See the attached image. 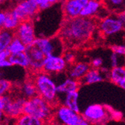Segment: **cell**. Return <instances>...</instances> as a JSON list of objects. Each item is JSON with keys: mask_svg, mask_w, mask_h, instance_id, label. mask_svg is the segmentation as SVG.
I'll use <instances>...</instances> for the list:
<instances>
[{"mask_svg": "<svg viewBox=\"0 0 125 125\" xmlns=\"http://www.w3.org/2000/svg\"><path fill=\"white\" fill-rule=\"evenodd\" d=\"M97 23L93 17H77L65 18L58 32V36L65 46L73 47L88 41L96 30Z\"/></svg>", "mask_w": 125, "mask_h": 125, "instance_id": "cell-1", "label": "cell"}, {"mask_svg": "<svg viewBox=\"0 0 125 125\" xmlns=\"http://www.w3.org/2000/svg\"><path fill=\"white\" fill-rule=\"evenodd\" d=\"M54 6L41 11L33 19L37 37H52L56 35L59 32L62 20L61 17H64L61 6L58 9L55 4Z\"/></svg>", "mask_w": 125, "mask_h": 125, "instance_id": "cell-2", "label": "cell"}, {"mask_svg": "<svg viewBox=\"0 0 125 125\" xmlns=\"http://www.w3.org/2000/svg\"><path fill=\"white\" fill-rule=\"evenodd\" d=\"M33 81L35 84L38 95L42 97L52 106H54V104L59 102L57 90V84L51 74L42 70L37 72Z\"/></svg>", "mask_w": 125, "mask_h": 125, "instance_id": "cell-3", "label": "cell"}, {"mask_svg": "<svg viewBox=\"0 0 125 125\" xmlns=\"http://www.w3.org/2000/svg\"><path fill=\"white\" fill-rule=\"evenodd\" d=\"M23 113L45 121L52 117L54 111L52 106L37 95L31 98L26 99Z\"/></svg>", "mask_w": 125, "mask_h": 125, "instance_id": "cell-4", "label": "cell"}, {"mask_svg": "<svg viewBox=\"0 0 125 125\" xmlns=\"http://www.w3.org/2000/svg\"><path fill=\"white\" fill-rule=\"evenodd\" d=\"M34 46L39 48L45 56L52 55H62L66 46L58 35L52 37H37Z\"/></svg>", "mask_w": 125, "mask_h": 125, "instance_id": "cell-5", "label": "cell"}, {"mask_svg": "<svg viewBox=\"0 0 125 125\" xmlns=\"http://www.w3.org/2000/svg\"><path fill=\"white\" fill-rule=\"evenodd\" d=\"M55 118L58 124L63 125H90L81 112L73 111L68 107L60 105L55 110Z\"/></svg>", "mask_w": 125, "mask_h": 125, "instance_id": "cell-6", "label": "cell"}, {"mask_svg": "<svg viewBox=\"0 0 125 125\" xmlns=\"http://www.w3.org/2000/svg\"><path fill=\"white\" fill-rule=\"evenodd\" d=\"M81 115L89 124H103L111 115L108 109L98 103H92L86 106Z\"/></svg>", "mask_w": 125, "mask_h": 125, "instance_id": "cell-7", "label": "cell"}, {"mask_svg": "<svg viewBox=\"0 0 125 125\" xmlns=\"http://www.w3.org/2000/svg\"><path fill=\"white\" fill-rule=\"evenodd\" d=\"M21 21L33 20L40 9L35 0H22L10 11Z\"/></svg>", "mask_w": 125, "mask_h": 125, "instance_id": "cell-8", "label": "cell"}, {"mask_svg": "<svg viewBox=\"0 0 125 125\" xmlns=\"http://www.w3.org/2000/svg\"><path fill=\"white\" fill-rule=\"evenodd\" d=\"M4 108L3 112L5 116L17 118L23 114V109L26 99L21 96L12 97L10 94L3 95Z\"/></svg>", "mask_w": 125, "mask_h": 125, "instance_id": "cell-9", "label": "cell"}, {"mask_svg": "<svg viewBox=\"0 0 125 125\" xmlns=\"http://www.w3.org/2000/svg\"><path fill=\"white\" fill-rule=\"evenodd\" d=\"M13 32L14 35L18 38L26 46L33 44L37 38L33 20L21 21Z\"/></svg>", "mask_w": 125, "mask_h": 125, "instance_id": "cell-10", "label": "cell"}, {"mask_svg": "<svg viewBox=\"0 0 125 125\" xmlns=\"http://www.w3.org/2000/svg\"><path fill=\"white\" fill-rule=\"evenodd\" d=\"M68 66L62 55L49 56L44 59L42 71L51 75L62 73L67 70Z\"/></svg>", "mask_w": 125, "mask_h": 125, "instance_id": "cell-11", "label": "cell"}, {"mask_svg": "<svg viewBox=\"0 0 125 125\" xmlns=\"http://www.w3.org/2000/svg\"><path fill=\"white\" fill-rule=\"evenodd\" d=\"M99 31L104 36L110 37L120 33L124 29L122 23L116 16H106L98 24Z\"/></svg>", "mask_w": 125, "mask_h": 125, "instance_id": "cell-12", "label": "cell"}, {"mask_svg": "<svg viewBox=\"0 0 125 125\" xmlns=\"http://www.w3.org/2000/svg\"><path fill=\"white\" fill-rule=\"evenodd\" d=\"M89 0H64L61 4V8L64 18H74L81 16L83 8Z\"/></svg>", "mask_w": 125, "mask_h": 125, "instance_id": "cell-13", "label": "cell"}, {"mask_svg": "<svg viewBox=\"0 0 125 125\" xmlns=\"http://www.w3.org/2000/svg\"><path fill=\"white\" fill-rule=\"evenodd\" d=\"M25 53L29 58V68L34 72H39L42 70L43 61L45 56L43 53L34 44L28 46Z\"/></svg>", "mask_w": 125, "mask_h": 125, "instance_id": "cell-14", "label": "cell"}, {"mask_svg": "<svg viewBox=\"0 0 125 125\" xmlns=\"http://www.w3.org/2000/svg\"><path fill=\"white\" fill-rule=\"evenodd\" d=\"M59 97H60L59 101L62 103V105L68 107L73 111H75L77 112H81V107L79 103L80 94L77 91L67 93L64 95Z\"/></svg>", "mask_w": 125, "mask_h": 125, "instance_id": "cell-15", "label": "cell"}, {"mask_svg": "<svg viewBox=\"0 0 125 125\" xmlns=\"http://www.w3.org/2000/svg\"><path fill=\"white\" fill-rule=\"evenodd\" d=\"M90 65L86 62H76L69 65L68 69L69 77L74 80L81 81V80L85 76L87 71L90 69Z\"/></svg>", "mask_w": 125, "mask_h": 125, "instance_id": "cell-16", "label": "cell"}, {"mask_svg": "<svg viewBox=\"0 0 125 125\" xmlns=\"http://www.w3.org/2000/svg\"><path fill=\"white\" fill-rule=\"evenodd\" d=\"M81 82L74 80L71 77H67L62 82L57 84V90L58 93V97L64 95L67 93L78 91L80 88Z\"/></svg>", "mask_w": 125, "mask_h": 125, "instance_id": "cell-17", "label": "cell"}, {"mask_svg": "<svg viewBox=\"0 0 125 125\" xmlns=\"http://www.w3.org/2000/svg\"><path fill=\"white\" fill-rule=\"evenodd\" d=\"M103 9L104 7L100 0H89L87 4L83 8L81 16L84 17H94L99 16Z\"/></svg>", "mask_w": 125, "mask_h": 125, "instance_id": "cell-18", "label": "cell"}, {"mask_svg": "<svg viewBox=\"0 0 125 125\" xmlns=\"http://www.w3.org/2000/svg\"><path fill=\"white\" fill-rule=\"evenodd\" d=\"M109 78L113 83L125 91V67L121 65L112 68L109 73Z\"/></svg>", "mask_w": 125, "mask_h": 125, "instance_id": "cell-19", "label": "cell"}, {"mask_svg": "<svg viewBox=\"0 0 125 125\" xmlns=\"http://www.w3.org/2000/svg\"><path fill=\"white\" fill-rule=\"evenodd\" d=\"M104 80V76L102 70L96 68H91L87 71L85 76L81 80V84L93 85L99 83Z\"/></svg>", "mask_w": 125, "mask_h": 125, "instance_id": "cell-20", "label": "cell"}, {"mask_svg": "<svg viewBox=\"0 0 125 125\" xmlns=\"http://www.w3.org/2000/svg\"><path fill=\"white\" fill-rule=\"evenodd\" d=\"M8 61L12 66L20 67L25 69L29 68V58L25 52L10 54L8 56Z\"/></svg>", "mask_w": 125, "mask_h": 125, "instance_id": "cell-21", "label": "cell"}, {"mask_svg": "<svg viewBox=\"0 0 125 125\" xmlns=\"http://www.w3.org/2000/svg\"><path fill=\"white\" fill-rule=\"evenodd\" d=\"M21 95L25 99H29L37 95V91L33 80L25 81L20 88Z\"/></svg>", "mask_w": 125, "mask_h": 125, "instance_id": "cell-22", "label": "cell"}, {"mask_svg": "<svg viewBox=\"0 0 125 125\" xmlns=\"http://www.w3.org/2000/svg\"><path fill=\"white\" fill-rule=\"evenodd\" d=\"M14 36L13 32L5 28L0 29V53L7 50L8 45Z\"/></svg>", "mask_w": 125, "mask_h": 125, "instance_id": "cell-23", "label": "cell"}, {"mask_svg": "<svg viewBox=\"0 0 125 125\" xmlns=\"http://www.w3.org/2000/svg\"><path fill=\"white\" fill-rule=\"evenodd\" d=\"M17 125H45V121L26 114H22L17 118Z\"/></svg>", "mask_w": 125, "mask_h": 125, "instance_id": "cell-24", "label": "cell"}, {"mask_svg": "<svg viewBox=\"0 0 125 125\" xmlns=\"http://www.w3.org/2000/svg\"><path fill=\"white\" fill-rule=\"evenodd\" d=\"M21 20L15 16V15L10 11L6 12V17L4 23L3 28L11 31V32H14L20 25Z\"/></svg>", "mask_w": 125, "mask_h": 125, "instance_id": "cell-25", "label": "cell"}, {"mask_svg": "<svg viewBox=\"0 0 125 125\" xmlns=\"http://www.w3.org/2000/svg\"><path fill=\"white\" fill-rule=\"evenodd\" d=\"M27 46L16 36L12 39L10 44L8 45L7 51L9 53V54H16L19 53H23L25 52Z\"/></svg>", "mask_w": 125, "mask_h": 125, "instance_id": "cell-26", "label": "cell"}, {"mask_svg": "<svg viewBox=\"0 0 125 125\" xmlns=\"http://www.w3.org/2000/svg\"><path fill=\"white\" fill-rule=\"evenodd\" d=\"M11 88L12 83L9 80L5 78H0V95L3 96L9 94Z\"/></svg>", "mask_w": 125, "mask_h": 125, "instance_id": "cell-27", "label": "cell"}, {"mask_svg": "<svg viewBox=\"0 0 125 125\" xmlns=\"http://www.w3.org/2000/svg\"><path fill=\"white\" fill-rule=\"evenodd\" d=\"M9 55L10 54L7 50L0 53V70L8 68L10 66H12L11 64L10 63V61H8Z\"/></svg>", "mask_w": 125, "mask_h": 125, "instance_id": "cell-28", "label": "cell"}, {"mask_svg": "<svg viewBox=\"0 0 125 125\" xmlns=\"http://www.w3.org/2000/svg\"><path fill=\"white\" fill-rule=\"evenodd\" d=\"M62 57L65 59L66 62L68 64V65H70L72 64H73L74 61H75V58H76V55L75 53L71 50H65V51L62 53Z\"/></svg>", "mask_w": 125, "mask_h": 125, "instance_id": "cell-29", "label": "cell"}, {"mask_svg": "<svg viewBox=\"0 0 125 125\" xmlns=\"http://www.w3.org/2000/svg\"><path fill=\"white\" fill-rule=\"evenodd\" d=\"M107 8L115 9L121 8L124 3V0H104Z\"/></svg>", "mask_w": 125, "mask_h": 125, "instance_id": "cell-30", "label": "cell"}, {"mask_svg": "<svg viewBox=\"0 0 125 125\" xmlns=\"http://www.w3.org/2000/svg\"><path fill=\"white\" fill-rule=\"evenodd\" d=\"M110 50L113 53L125 57V44H113L110 46Z\"/></svg>", "mask_w": 125, "mask_h": 125, "instance_id": "cell-31", "label": "cell"}, {"mask_svg": "<svg viewBox=\"0 0 125 125\" xmlns=\"http://www.w3.org/2000/svg\"><path fill=\"white\" fill-rule=\"evenodd\" d=\"M121 57H124V56H118V54L112 52L111 56H110V64H111L112 68L117 67V66H121V63H120L119 61H120Z\"/></svg>", "mask_w": 125, "mask_h": 125, "instance_id": "cell-32", "label": "cell"}, {"mask_svg": "<svg viewBox=\"0 0 125 125\" xmlns=\"http://www.w3.org/2000/svg\"><path fill=\"white\" fill-rule=\"evenodd\" d=\"M40 11L45 10L47 8H50L52 4L50 2V0H35Z\"/></svg>", "mask_w": 125, "mask_h": 125, "instance_id": "cell-33", "label": "cell"}, {"mask_svg": "<svg viewBox=\"0 0 125 125\" xmlns=\"http://www.w3.org/2000/svg\"><path fill=\"white\" fill-rule=\"evenodd\" d=\"M104 64V60L101 57H95L91 61V66L92 68L99 69L102 68Z\"/></svg>", "mask_w": 125, "mask_h": 125, "instance_id": "cell-34", "label": "cell"}, {"mask_svg": "<svg viewBox=\"0 0 125 125\" xmlns=\"http://www.w3.org/2000/svg\"><path fill=\"white\" fill-rule=\"evenodd\" d=\"M2 124V125H17V118L5 116Z\"/></svg>", "mask_w": 125, "mask_h": 125, "instance_id": "cell-35", "label": "cell"}, {"mask_svg": "<svg viewBox=\"0 0 125 125\" xmlns=\"http://www.w3.org/2000/svg\"><path fill=\"white\" fill-rule=\"evenodd\" d=\"M117 17L119 19V20L121 21V23H122L124 29H125V9L121 11H120L117 14Z\"/></svg>", "mask_w": 125, "mask_h": 125, "instance_id": "cell-36", "label": "cell"}, {"mask_svg": "<svg viewBox=\"0 0 125 125\" xmlns=\"http://www.w3.org/2000/svg\"><path fill=\"white\" fill-rule=\"evenodd\" d=\"M5 17H6V12L0 11V29L3 28Z\"/></svg>", "mask_w": 125, "mask_h": 125, "instance_id": "cell-37", "label": "cell"}, {"mask_svg": "<svg viewBox=\"0 0 125 125\" xmlns=\"http://www.w3.org/2000/svg\"><path fill=\"white\" fill-rule=\"evenodd\" d=\"M5 115L4 112H3V110L0 109V125L2 124V121H3L4 118H5Z\"/></svg>", "mask_w": 125, "mask_h": 125, "instance_id": "cell-38", "label": "cell"}, {"mask_svg": "<svg viewBox=\"0 0 125 125\" xmlns=\"http://www.w3.org/2000/svg\"><path fill=\"white\" fill-rule=\"evenodd\" d=\"M4 108V99H3V96L0 95V109L3 110Z\"/></svg>", "mask_w": 125, "mask_h": 125, "instance_id": "cell-39", "label": "cell"}, {"mask_svg": "<svg viewBox=\"0 0 125 125\" xmlns=\"http://www.w3.org/2000/svg\"><path fill=\"white\" fill-rule=\"evenodd\" d=\"M64 0H50V2L54 5V4H56V3H58L60 2H63Z\"/></svg>", "mask_w": 125, "mask_h": 125, "instance_id": "cell-40", "label": "cell"}, {"mask_svg": "<svg viewBox=\"0 0 125 125\" xmlns=\"http://www.w3.org/2000/svg\"><path fill=\"white\" fill-rule=\"evenodd\" d=\"M56 125H63V124H58V123H57V124Z\"/></svg>", "mask_w": 125, "mask_h": 125, "instance_id": "cell-41", "label": "cell"}, {"mask_svg": "<svg viewBox=\"0 0 125 125\" xmlns=\"http://www.w3.org/2000/svg\"><path fill=\"white\" fill-rule=\"evenodd\" d=\"M3 2V0H0V3H2Z\"/></svg>", "mask_w": 125, "mask_h": 125, "instance_id": "cell-42", "label": "cell"}, {"mask_svg": "<svg viewBox=\"0 0 125 125\" xmlns=\"http://www.w3.org/2000/svg\"><path fill=\"white\" fill-rule=\"evenodd\" d=\"M100 1H102V0H100Z\"/></svg>", "mask_w": 125, "mask_h": 125, "instance_id": "cell-43", "label": "cell"}, {"mask_svg": "<svg viewBox=\"0 0 125 125\" xmlns=\"http://www.w3.org/2000/svg\"><path fill=\"white\" fill-rule=\"evenodd\" d=\"M124 2H125V0H124Z\"/></svg>", "mask_w": 125, "mask_h": 125, "instance_id": "cell-44", "label": "cell"}, {"mask_svg": "<svg viewBox=\"0 0 125 125\" xmlns=\"http://www.w3.org/2000/svg\"><path fill=\"white\" fill-rule=\"evenodd\" d=\"M13 1H14V0H13Z\"/></svg>", "mask_w": 125, "mask_h": 125, "instance_id": "cell-45", "label": "cell"}]
</instances>
